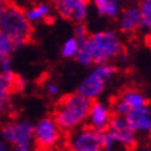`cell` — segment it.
Returning <instances> with one entry per match:
<instances>
[{"mask_svg":"<svg viewBox=\"0 0 151 151\" xmlns=\"http://www.w3.org/2000/svg\"><path fill=\"white\" fill-rule=\"evenodd\" d=\"M91 101L80 93H69L59 100L53 119L62 132H71L86 122Z\"/></svg>","mask_w":151,"mask_h":151,"instance_id":"cell-1","label":"cell"},{"mask_svg":"<svg viewBox=\"0 0 151 151\" xmlns=\"http://www.w3.org/2000/svg\"><path fill=\"white\" fill-rule=\"evenodd\" d=\"M93 64H111L124 50L123 41L113 29H101L87 36L84 41Z\"/></svg>","mask_w":151,"mask_h":151,"instance_id":"cell-2","label":"cell"},{"mask_svg":"<svg viewBox=\"0 0 151 151\" xmlns=\"http://www.w3.org/2000/svg\"><path fill=\"white\" fill-rule=\"evenodd\" d=\"M0 31L3 37L10 41L15 49L24 47L32 36V24L27 20L21 7L7 4L0 20Z\"/></svg>","mask_w":151,"mask_h":151,"instance_id":"cell-3","label":"cell"},{"mask_svg":"<svg viewBox=\"0 0 151 151\" xmlns=\"http://www.w3.org/2000/svg\"><path fill=\"white\" fill-rule=\"evenodd\" d=\"M116 68L111 64H95L78 86V93L88 101H95L103 93L108 82L114 78Z\"/></svg>","mask_w":151,"mask_h":151,"instance_id":"cell-4","label":"cell"},{"mask_svg":"<svg viewBox=\"0 0 151 151\" xmlns=\"http://www.w3.org/2000/svg\"><path fill=\"white\" fill-rule=\"evenodd\" d=\"M62 139V130L55 123V120L46 117L42 118L33 125V140L40 151H49Z\"/></svg>","mask_w":151,"mask_h":151,"instance_id":"cell-5","label":"cell"},{"mask_svg":"<svg viewBox=\"0 0 151 151\" xmlns=\"http://www.w3.org/2000/svg\"><path fill=\"white\" fill-rule=\"evenodd\" d=\"M1 137L6 144L14 146L29 145L33 140V124L26 119L7 122L1 128Z\"/></svg>","mask_w":151,"mask_h":151,"instance_id":"cell-6","label":"cell"},{"mask_svg":"<svg viewBox=\"0 0 151 151\" xmlns=\"http://www.w3.org/2000/svg\"><path fill=\"white\" fill-rule=\"evenodd\" d=\"M102 132H97L91 127H79L70 132L68 138V147L70 151H87L101 147Z\"/></svg>","mask_w":151,"mask_h":151,"instance_id":"cell-7","label":"cell"},{"mask_svg":"<svg viewBox=\"0 0 151 151\" xmlns=\"http://www.w3.org/2000/svg\"><path fill=\"white\" fill-rule=\"evenodd\" d=\"M62 17L74 24H82L88 15V0H47Z\"/></svg>","mask_w":151,"mask_h":151,"instance_id":"cell-8","label":"cell"},{"mask_svg":"<svg viewBox=\"0 0 151 151\" xmlns=\"http://www.w3.org/2000/svg\"><path fill=\"white\" fill-rule=\"evenodd\" d=\"M113 118L112 108L101 101H92L87 114V125L97 132H104Z\"/></svg>","mask_w":151,"mask_h":151,"instance_id":"cell-9","label":"cell"},{"mask_svg":"<svg viewBox=\"0 0 151 151\" xmlns=\"http://www.w3.org/2000/svg\"><path fill=\"white\" fill-rule=\"evenodd\" d=\"M124 119L135 134L151 133V108L147 106L130 109Z\"/></svg>","mask_w":151,"mask_h":151,"instance_id":"cell-10","label":"cell"},{"mask_svg":"<svg viewBox=\"0 0 151 151\" xmlns=\"http://www.w3.org/2000/svg\"><path fill=\"white\" fill-rule=\"evenodd\" d=\"M107 130L112 137H114L118 141H120L124 146H127L129 150H132L135 146V142H137V137L129 125L127 124L124 117H117L114 116L112 118L111 123L108 125Z\"/></svg>","mask_w":151,"mask_h":151,"instance_id":"cell-11","label":"cell"},{"mask_svg":"<svg viewBox=\"0 0 151 151\" xmlns=\"http://www.w3.org/2000/svg\"><path fill=\"white\" fill-rule=\"evenodd\" d=\"M118 28L123 33H134L142 28V19L138 5H129L122 9L117 17Z\"/></svg>","mask_w":151,"mask_h":151,"instance_id":"cell-12","label":"cell"},{"mask_svg":"<svg viewBox=\"0 0 151 151\" xmlns=\"http://www.w3.org/2000/svg\"><path fill=\"white\" fill-rule=\"evenodd\" d=\"M25 14H26L27 20L32 25L40 24V22L49 20L53 16V7H52V4H49L48 1H41L38 4L31 6L29 9H27Z\"/></svg>","mask_w":151,"mask_h":151,"instance_id":"cell-13","label":"cell"},{"mask_svg":"<svg viewBox=\"0 0 151 151\" xmlns=\"http://www.w3.org/2000/svg\"><path fill=\"white\" fill-rule=\"evenodd\" d=\"M118 97L129 107V109H135L147 106V100L145 95L137 88H127Z\"/></svg>","mask_w":151,"mask_h":151,"instance_id":"cell-14","label":"cell"},{"mask_svg":"<svg viewBox=\"0 0 151 151\" xmlns=\"http://www.w3.org/2000/svg\"><path fill=\"white\" fill-rule=\"evenodd\" d=\"M15 79L16 75H5L0 73V101L9 104L10 96L15 91Z\"/></svg>","mask_w":151,"mask_h":151,"instance_id":"cell-15","label":"cell"},{"mask_svg":"<svg viewBox=\"0 0 151 151\" xmlns=\"http://www.w3.org/2000/svg\"><path fill=\"white\" fill-rule=\"evenodd\" d=\"M97 14L106 19H117L122 11L119 0H106L102 4L96 6Z\"/></svg>","mask_w":151,"mask_h":151,"instance_id":"cell-16","label":"cell"},{"mask_svg":"<svg viewBox=\"0 0 151 151\" xmlns=\"http://www.w3.org/2000/svg\"><path fill=\"white\" fill-rule=\"evenodd\" d=\"M101 147L104 151H130L127 146H124L120 141H118L114 137H112L107 130L102 132Z\"/></svg>","mask_w":151,"mask_h":151,"instance_id":"cell-17","label":"cell"},{"mask_svg":"<svg viewBox=\"0 0 151 151\" xmlns=\"http://www.w3.org/2000/svg\"><path fill=\"white\" fill-rule=\"evenodd\" d=\"M80 44H81V42L78 38H75L74 36L68 37L62 46V50H60L62 52V55L66 59L75 58V55H76V53L80 48Z\"/></svg>","mask_w":151,"mask_h":151,"instance_id":"cell-18","label":"cell"},{"mask_svg":"<svg viewBox=\"0 0 151 151\" xmlns=\"http://www.w3.org/2000/svg\"><path fill=\"white\" fill-rule=\"evenodd\" d=\"M75 60H76L79 64L84 65V66H91V65H93L91 54H90L87 47L85 46L84 41H82L81 44H80V48H79V50L76 53V55H75Z\"/></svg>","mask_w":151,"mask_h":151,"instance_id":"cell-19","label":"cell"},{"mask_svg":"<svg viewBox=\"0 0 151 151\" xmlns=\"http://www.w3.org/2000/svg\"><path fill=\"white\" fill-rule=\"evenodd\" d=\"M142 19V28L151 20V0H140L137 4Z\"/></svg>","mask_w":151,"mask_h":151,"instance_id":"cell-20","label":"cell"},{"mask_svg":"<svg viewBox=\"0 0 151 151\" xmlns=\"http://www.w3.org/2000/svg\"><path fill=\"white\" fill-rule=\"evenodd\" d=\"M111 108H112V112H113V114L117 116V117H125L127 116V113L129 112V107L119 99H116L114 101H113L112 106H111Z\"/></svg>","mask_w":151,"mask_h":151,"instance_id":"cell-21","label":"cell"},{"mask_svg":"<svg viewBox=\"0 0 151 151\" xmlns=\"http://www.w3.org/2000/svg\"><path fill=\"white\" fill-rule=\"evenodd\" d=\"M12 50H15V48L11 44V42L7 41L3 36L0 37V63H1L4 59L9 58L10 54L12 53Z\"/></svg>","mask_w":151,"mask_h":151,"instance_id":"cell-22","label":"cell"},{"mask_svg":"<svg viewBox=\"0 0 151 151\" xmlns=\"http://www.w3.org/2000/svg\"><path fill=\"white\" fill-rule=\"evenodd\" d=\"M88 35L90 33L87 32V29L84 26V24H76V26H75V28H74V35H73L75 38H78L80 42H82V41H85L87 38Z\"/></svg>","mask_w":151,"mask_h":151,"instance_id":"cell-23","label":"cell"},{"mask_svg":"<svg viewBox=\"0 0 151 151\" xmlns=\"http://www.w3.org/2000/svg\"><path fill=\"white\" fill-rule=\"evenodd\" d=\"M44 91L47 92L48 96L50 97H55L59 95L60 92V90H59V86L55 84V82H53V81H48L44 84Z\"/></svg>","mask_w":151,"mask_h":151,"instance_id":"cell-24","label":"cell"},{"mask_svg":"<svg viewBox=\"0 0 151 151\" xmlns=\"http://www.w3.org/2000/svg\"><path fill=\"white\" fill-rule=\"evenodd\" d=\"M15 151H36L33 147L29 145H20V146H15Z\"/></svg>","mask_w":151,"mask_h":151,"instance_id":"cell-25","label":"cell"},{"mask_svg":"<svg viewBox=\"0 0 151 151\" xmlns=\"http://www.w3.org/2000/svg\"><path fill=\"white\" fill-rule=\"evenodd\" d=\"M144 28L146 29V35H147V42L150 44V47H151V20L147 22V24L144 26Z\"/></svg>","mask_w":151,"mask_h":151,"instance_id":"cell-26","label":"cell"},{"mask_svg":"<svg viewBox=\"0 0 151 151\" xmlns=\"http://www.w3.org/2000/svg\"><path fill=\"white\" fill-rule=\"evenodd\" d=\"M7 107H9V104H5V103H3L1 101H0V120H1L3 116L5 114V112H6Z\"/></svg>","mask_w":151,"mask_h":151,"instance_id":"cell-27","label":"cell"},{"mask_svg":"<svg viewBox=\"0 0 151 151\" xmlns=\"http://www.w3.org/2000/svg\"><path fill=\"white\" fill-rule=\"evenodd\" d=\"M6 5H7V4L0 1V20H1V17H3V14H4V10H5Z\"/></svg>","mask_w":151,"mask_h":151,"instance_id":"cell-28","label":"cell"},{"mask_svg":"<svg viewBox=\"0 0 151 151\" xmlns=\"http://www.w3.org/2000/svg\"><path fill=\"white\" fill-rule=\"evenodd\" d=\"M0 151H7V145L4 140H0Z\"/></svg>","mask_w":151,"mask_h":151,"instance_id":"cell-29","label":"cell"},{"mask_svg":"<svg viewBox=\"0 0 151 151\" xmlns=\"http://www.w3.org/2000/svg\"><path fill=\"white\" fill-rule=\"evenodd\" d=\"M88 1H91L95 6H97V5H100V4H102L103 1H106V0H88Z\"/></svg>","mask_w":151,"mask_h":151,"instance_id":"cell-30","label":"cell"},{"mask_svg":"<svg viewBox=\"0 0 151 151\" xmlns=\"http://www.w3.org/2000/svg\"><path fill=\"white\" fill-rule=\"evenodd\" d=\"M87 151H104L102 147H96V149H91V150H87Z\"/></svg>","mask_w":151,"mask_h":151,"instance_id":"cell-31","label":"cell"},{"mask_svg":"<svg viewBox=\"0 0 151 151\" xmlns=\"http://www.w3.org/2000/svg\"><path fill=\"white\" fill-rule=\"evenodd\" d=\"M140 151H151L150 149H142V150H140Z\"/></svg>","mask_w":151,"mask_h":151,"instance_id":"cell-32","label":"cell"},{"mask_svg":"<svg viewBox=\"0 0 151 151\" xmlns=\"http://www.w3.org/2000/svg\"><path fill=\"white\" fill-rule=\"evenodd\" d=\"M1 36H3V35H1V31H0V37H1Z\"/></svg>","mask_w":151,"mask_h":151,"instance_id":"cell-33","label":"cell"},{"mask_svg":"<svg viewBox=\"0 0 151 151\" xmlns=\"http://www.w3.org/2000/svg\"><path fill=\"white\" fill-rule=\"evenodd\" d=\"M119 1H124V0H119Z\"/></svg>","mask_w":151,"mask_h":151,"instance_id":"cell-34","label":"cell"}]
</instances>
